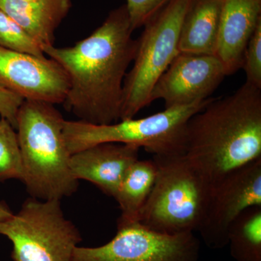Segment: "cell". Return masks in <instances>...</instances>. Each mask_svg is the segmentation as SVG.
<instances>
[{
    "label": "cell",
    "instance_id": "1",
    "mask_svg": "<svg viewBox=\"0 0 261 261\" xmlns=\"http://www.w3.org/2000/svg\"><path fill=\"white\" fill-rule=\"evenodd\" d=\"M126 5L111 12L102 25L74 45L45 48L69 80L64 102L80 121L110 124L121 118L123 82L133 63L137 39H133Z\"/></svg>",
    "mask_w": 261,
    "mask_h": 261
},
{
    "label": "cell",
    "instance_id": "2",
    "mask_svg": "<svg viewBox=\"0 0 261 261\" xmlns=\"http://www.w3.org/2000/svg\"><path fill=\"white\" fill-rule=\"evenodd\" d=\"M184 155L211 185L261 159V89L245 84L189 120Z\"/></svg>",
    "mask_w": 261,
    "mask_h": 261
},
{
    "label": "cell",
    "instance_id": "3",
    "mask_svg": "<svg viewBox=\"0 0 261 261\" xmlns=\"http://www.w3.org/2000/svg\"><path fill=\"white\" fill-rule=\"evenodd\" d=\"M55 105L25 100L17 115V136L23 164V181L32 197L59 200L76 192L71 154L63 135V119Z\"/></svg>",
    "mask_w": 261,
    "mask_h": 261
},
{
    "label": "cell",
    "instance_id": "4",
    "mask_svg": "<svg viewBox=\"0 0 261 261\" xmlns=\"http://www.w3.org/2000/svg\"><path fill=\"white\" fill-rule=\"evenodd\" d=\"M211 98L188 106L166 108L145 118H127L110 124L64 121L63 135L70 154L102 143L144 147L154 156L184 154L189 120L208 104Z\"/></svg>",
    "mask_w": 261,
    "mask_h": 261
},
{
    "label": "cell",
    "instance_id": "5",
    "mask_svg": "<svg viewBox=\"0 0 261 261\" xmlns=\"http://www.w3.org/2000/svg\"><path fill=\"white\" fill-rule=\"evenodd\" d=\"M158 174L138 221L167 234L194 233L202 221L211 185L184 154L154 156Z\"/></svg>",
    "mask_w": 261,
    "mask_h": 261
},
{
    "label": "cell",
    "instance_id": "6",
    "mask_svg": "<svg viewBox=\"0 0 261 261\" xmlns=\"http://www.w3.org/2000/svg\"><path fill=\"white\" fill-rule=\"evenodd\" d=\"M191 2L171 0L144 25L133 65L123 82L120 120L135 118L152 102L154 86L180 53V32Z\"/></svg>",
    "mask_w": 261,
    "mask_h": 261
},
{
    "label": "cell",
    "instance_id": "7",
    "mask_svg": "<svg viewBox=\"0 0 261 261\" xmlns=\"http://www.w3.org/2000/svg\"><path fill=\"white\" fill-rule=\"evenodd\" d=\"M0 235L13 244V261H72L82 240L76 226L65 219L61 200L34 197L18 214L0 221Z\"/></svg>",
    "mask_w": 261,
    "mask_h": 261
},
{
    "label": "cell",
    "instance_id": "8",
    "mask_svg": "<svg viewBox=\"0 0 261 261\" xmlns=\"http://www.w3.org/2000/svg\"><path fill=\"white\" fill-rule=\"evenodd\" d=\"M200 247L194 233L167 234L138 221H118L116 236L109 243L76 247L72 261H197Z\"/></svg>",
    "mask_w": 261,
    "mask_h": 261
},
{
    "label": "cell",
    "instance_id": "9",
    "mask_svg": "<svg viewBox=\"0 0 261 261\" xmlns=\"http://www.w3.org/2000/svg\"><path fill=\"white\" fill-rule=\"evenodd\" d=\"M261 206V159L228 173L211 185L197 231L207 246L228 245L230 226L244 211Z\"/></svg>",
    "mask_w": 261,
    "mask_h": 261
},
{
    "label": "cell",
    "instance_id": "10",
    "mask_svg": "<svg viewBox=\"0 0 261 261\" xmlns=\"http://www.w3.org/2000/svg\"><path fill=\"white\" fill-rule=\"evenodd\" d=\"M0 87L25 100L63 104L69 80L54 60L0 47Z\"/></svg>",
    "mask_w": 261,
    "mask_h": 261
},
{
    "label": "cell",
    "instance_id": "11",
    "mask_svg": "<svg viewBox=\"0 0 261 261\" xmlns=\"http://www.w3.org/2000/svg\"><path fill=\"white\" fill-rule=\"evenodd\" d=\"M226 76L215 56L180 53L154 86L151 100L162 99L165 109L208 99Z\"/></svg>",
    "mask_w": 261,
    "mask_h": 261
},
{
    "label": "cell",
    "instance_id": "12",
    "mask_svg": "<svg viewBox=\"0 0 261 261\" xmlns=\"http://www.w3.org/2000/svg\"><path fill=\"white\" fill-rule=\"evenodd\" d=\"M140 147L121 143H102L71 154L70 168L77 181L94 184L115 198L127 170L139 160Z\"/></svg>",
    "mask_w": 261,
    "mask_h": 261
},
{
    "label": "cell",
    "instance_id": "13",
    "mask_svg": "<svg viewBox=\"0 0 261 261\" xmlns=\"http://www.w3.org/2000/svg\"><path fill=\"white\" fill-rule=\"evenodd\" d=\"M261 22V0H223L215 56L226 75L243 66L249 40Z\"/></svg>",
    "mask_w": 261,
    "mask_h": 261
},
{
    "label": "cell",
    "instance_id": "14",
    "mask_svg": "<svg viewBox=\"0 0 261 261\" xmlns=\"http://www.w3.org/2000/svg\"><path fill=\"white\" fill-rule=\"evenodd\" d=\"M71 8L70 0H0V9L42 48L54 45L55 33Z\"/></svg>",
    "mask_w": 261,
    "mask_h": 261
},
{
    "label": "cell",
    "instance_id": "15",
    "mask_svg": "<svg viewBox=\"0 0 261 261\" xmlns=\"http://www.w3.org/2000/svg\"><path fill=\"white\" fill-rule=\"evenodd\" d=\"M223 0H192L182 23L181 53L215 56Z\"/></svg>",
    "mask_w": 261,
    "mask_h": 261
},
{
    "label": "cell",
    "instance_id": "16",
    "mask_svg": "<svg viewBox=\"0 0 261 261\" xmlns=\"http://www.w3.org/2000/svg\"><path fill=\"white\" fill-rule=\"evenodd\" d=\"M157 174V165L153 160H137L128 168L115 197L121 211L118 221H138L139 214L148 200Z\"/></svg>",
    "mask_w": 261,
    "mask_h": 261
},
{
    "label": "cell",
    "instance_id": "17",
    "mask_svg": "<svg viewBox=\"0 0 261 261\" xmlns=\"http://www.w3.org/2000/svg\"><path fill=\"white\" fill-rule=\"evenodd\" d=\"M228 245L237 261H261V206L248 207L233 221Z\"/></svg>",
    "mask_w": 261,
    "mask_h": 261
},
{
    "label": "cell",
    "instance_id": "18",
    "mask_svg": "<svg viewBox=\"0 0 261 261\" xmlns=\"http://www.w3.org/2000/svg\"><path fill=\"white\" fill-rule=\"evenodd\" d=\"M15 178L23 181L21 151L14 127L5 118L0 119V181Z\"/></svg>",
    "mask_w": 261,
    "mask_h": 261
},
{
    "label": "cell",
    "instance_id": "19",
    "mask_svg": "<svg viewBox=\"0 0 261 261\" xmlns=\"http://www.w3.org/2000/svg\"><path fill=\"white\" fill-rule=\"evenodd\" d=\"M0 47L32 56H46L42 48L28 33L1 9Z\"/></svg>",
    "mask_w": 261,
    "mask_h": 261
},
{
    "label": "cell",
    "instance_id": "20",
    "mask_svg": "<svg viewBox=\"0 0 261 261\" xmlns=\"http://www.w3.org/2000/svg\"><path fill=\"white\" fill-rule=\"evenodd\" d=\"M242 68L246 75L245 82L261 89V22L247 44Z\"/></svg>",
    "mask_w": 261,
    "mask_h": 261
},
{
    "label": "cell",
    "instance_id": "21",
    "mask_svg": "<svg viewBox=\"0 0 261 261\" xmlns=\"http://www.w3.org/2000/svg\"><path fill=\"white\" fill-rule=\"evenodd\" d=\"M171 0H127L126 9L133 31L144 27Z\"/></svg>",
    "mask_w": 261,
    "mask_h": 261
},
{
    "label": "cell",
    "instance_id": "22",
    "mask_svg": "<svg viewBox=\"0 0 261 261\" xmlns=\"http://www.w3.org/2000/svg\"><path fill=\"white\" fill-rule=\"evenodd\" d=\"M24 99L10 91L0 87V115L16 128L17 115Z\"/></svg>",
    "mask_w": 261,
    "mask_h": 261
},
{
    "label": "cell",
    "instance_id": "23",
    "mask_svg": "<svg viewBox=\"0 0 261 261\" xmlns=\"http://www.w3.org/2000/svg\"><path fill=\"white\" fill-rule=\"evenodd\" d=\"M13 215L8 206L0 202V221L9 219Z\"/></svg>",
    "mask_w": 261,
    "mask_h": 261
},
{
    "label": "cell",
    "instance_id": "24",
    "mask_svg": "<svg viewBox=\"0 0 261 261\" xmlns=\"http://www.w3.org/2000/svg\"><path fill=\"white\" fill-rule=\"evenodd\" d=\"M1 118H2L1 115H0V119H1Z\"/></svg>",
    "mask_w": 261,
    "mask_h": 261
}]
</instances>
